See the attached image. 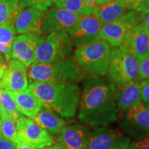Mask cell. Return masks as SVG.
<instances>
[{"instance_id": "6da1fadb", "label": "cell", "mask_w": 149, "mask_h": 149, "mask_svg": "<svg viewBox=\"0 0 149 149\" xmlns=\"http://www.w3.org/2000/svg\"><path fill=\"white\" fill-rule=\"evenodd\" d=\"M78 109V119L91 127H106L115 122L119 110L115 86L100 84L84 89Z\"/></svg>"}, {"instance_id": "7a4b0ae2", "label": "cell", "mask_w": 149, "mask_h": 149, "mask_svg": "<svg viewBox=\"0 0 149 149\" xmlns=\"http://www.w3.org/2000/svg\"><path fill=\"white\" fill-rule=\"evenodd\" d=\"M28 88L42 104L43 107L59 116L72 118L79 107L81 93L74 82H34Z\"/></svg>"}, {"instance_id": "3957f363", "label": "cell", "mask_w": 149, "mask_h": 149, "mask_svg": "<svg viewBox=\"0 0 149 149\" xmlns=\"http://www.w3.org/2000/svg\"><path fill=\"white\" fill-rule=\"evenodd\" d=\"M30 84L34 82H79L84 77L74 56L49 64L35 61L28 68Z\"/></svg>"}, {"instance_id": "277c9868", "label": "cell", "mask_w": 149, "mask_h": 149, "mask_svg": "<svg viewBox=\"0 0 149 149\" xmlns=\"http://www.w3.org/2000/svg\"><path fill=\"white\" fill-rule=\"evenodd\" d=\"M111 46L104 40H99L74 51V57L84 70L94 75L107 74Z\"/></svg>"}, {"instance_id": "5b68a950", "label": "cell", "mask_w": 149, "mask_h": 149, "mask_svg": "<svg viewBox=\"0 0 149 149\" xmlns=\"http://www.w3.org/2000/svg\"><path fill=\"white\" fill-rule=\"evenodd\" d=\"M107 74L110 82L115 87L141 81L139 60L119 48H113L110 52Z\"/></svg>"}, {"instance_id": "8992f818", "label": "cell", "mask_w": 149, "mask_h": 149, "mask_svg": "<svg viewBox=\"0 0 149 149\" xmlns=\"http://www.w3.org/2000/svg\"><path fill=\"white\" fill-rule=\"evenodd\" d=\"M73 44L68 33H51L44 37L36 49L35 61L49 64L67 58L73 49Z\"/></svg>"}, {"instance_id": "52a82bcc", "label": "cell", "mask_w": 149, "mask_h": 149, "mask_svg": "<svg viewBox=\"0 0 149 149\" xmlns=\"http://www.w3.org/2000/svg\"><path fill=\"white\" fill-rule=\"evenodd\" d=\"M123 113L120 122L122 131L137 139L149 137V104L141 102Z\"/></svg>"}, {"instance_id": "ba28073f", "label": "cell", "mask_w": 149, "mask_h": 149, "mask_svg": "<svg viewBox=\"0 0 149 149\" xmlns=\"http://www.w3.org/2000/svg\"><path fill=\"white\" fill-rule=\"evenodd\" d=\"M16 127L19 141L27 146L40 149L55 143L53 134L29 117L22 115L16 122Z\"/></svg>"}, {"instance_id": "9c48e42d", "label": "cell", "mask_w": 149, "mask_h": 149, "mask_svg": "<svg viewBox=\"0 0 149 149\" xmlns=\"http://www.w3.org/2000/svg\"><path fill=\"white\" fill-rule=\"evenodd\" d=\"M140 24V13L128 10L126 14L113 21L103 24L100 39L106 41L112 48H118L130 30Z\"/></svg>"}, {"instance_id": "30bf717a", "label": "cell", "mask_w": 149, "mask_h": 149, "mask_svg": "<svg viewBox=\"0 0 149 149\" xmlns=\"http://www.w3.org/2000/svg\"><path fill=\"white\" fill-rule=\"evenodd\" d=\"M131 139L120 130L106 127L89 131L86 149H127Z\"/></svg>"}, {"instance_id": "8fae6325", "label": "cell", "mask_w": 149, "mask_h": 149, "mask_svg": "<svg viewBox=\"0 0 149 149\" xmlns=\"http://www.w3.org/2000/svg\"><path fill=\"white\" fill-rule=\"evenodd\" d=\"M102 25L97 18L93 15H84L68 31V34L76 48L87 45L100 40Z\"/></svg>"}, {"instance_id": "7c38bea8", "label": "cell", "mask_w": 149, "mask_h": 149, "mask_svg": "<svg viewBox=\"0 0 149 149\" xmlns=\"http://www.w3.org/2000/svg\"><path fill=\"white\" fill-rule=\"evenodd\" d=\"M139 61L149 57V31L141 24L130 30L118 47Z\"/></svg>"}, {"instance_id": "4fadbf2b", "label": "cell", "mask_w": 149, "mask_h": 149, "mask_svg": "<svg viewBox=\"0 0 149 149\" xmlns=\"http://www.w3.org/2000/svg\"><path fill=\"white\" fill-rule=\"evenodd\" d=\"M84 15L70 13L64 9L53 8L44 15L42 33H68Z\"/></svg>"}, {"instance_id": "5bb4252c", "label": "cell", "mask_w": 149, "mask_h": 149, "mask_svg": "<svg viewBox=\"0 0 149 149\" xmlns=\"http://www.w3.org/2000/svg\"><path fill=\"white\" fill-rule=\"evenodd\" d=\"M42 37L32 33L16 37L11 46V59L22 62L28 68L36 60V49Z\"/></svg>"}, {"instance_id": "9a60e30c", "label": "cell", "mask_w": 149, "mask_h": 149, "mask_svg": "<svg viewBox=\"0 0 149 149\" xmlns=\"http://www.w3.org/2000/svg\"><path fill=\"white\" fill-rule=\"evenodd\" d=\"M28 86L29 79L26 67L17 59H10L0 79V89L9 92H20L26 90Z\"/></svg>"}, {"instance_id": "2e32d148", "label": "cell", "mask_w": 149, "mask_h": 149, "mask_svg": "<svg viewBox=\"0 0 149 149\" xmlns=\"http://www.w3.org/2000/svg\"><path fill=\"white\" fill-rule=\"evenodd\" d=\"M89 131L81 124L64 126L59 133L57 144L64 149H86Z\"/></svg>"}, {"instance_id": "e0dca14e", "label": "cell", "mask_w": 149, "mask_h": 149, "mask_svg": "<svg viewBox=\"0 0 149 149\" xmlns=\"http://www.w3.org/2000/svg\"><path fill=\"white\" fill-rule=\"evenodd\" d=\"M44 12L32 8H24L18 13L14 26L18 34L39 35L42 33V24Z\"/></svg>"}, {"instance_id": "ac0fdd59", "label": "cell", "mask_w": 149, "mask_h": 149, "mask_svg": "<svg viewBox=\"0 0 149 149\" xmlns=\"http://www.w3.org/2000/svg\"><path fill=\"white\" fill-rule=\"evenodd\" d=\"M9 93L14 99L17 107L22 115L32 118L42 109V104L28 88L20 92Z\"/></svg>"}, {"instance_id": "d6986e66", "label": "cell", "mask_w": 149, "mask_h": 149, "mask_svg": "<svg viewBox=\"0 0 149 149\" xmlns=\"http://www.w3.org/2000/svg\"><path fill=\"white\" fill-rule=\"evenodd\" d=\"M139 81H132L123 86L117 87L116 102L120 111H126L141 102Z\"/></svg>"}, {"instance_id": "ffe728a7", "label": "cell", "mask_w": 149, "mask_h": 149, "mask_svg": "<svg viewBox=\"0 0 149 149\" xmlns=\"http://www.w3.org/2000/svg\"><path fill=\"white\" fill-rule=\"evenodd\" d=\"M31 119L53 135L60 133L66 124L64 119L59 117L57 113L44 107L36 115Z\"/></svg>"}, {"instance_id": "44dd1931", "label": "cell", "mask_w": 149, "mask_h": 149, "mask_svg": "<svg viewBox=\"0 0 149 149\" xmlns=\"http://www.w3.org/2000/svg\"><path fill=\"white\" fill-rule=\"evenodd\" d=\"M130 9L124 0H115L111 3L99 7L95 15L93 16L97 18L102 24L112 22L126 14Z\"/></svg>"}, {"instance_id": "7402d4cb", "label": "cell", "mask_w": 149, "mask_h": 149, "mask_svg": "<svg viewBox=\"0 0 149 149\" xmlns=\"http://www.w3.org/2000/svg\"><path fill=\"white\" fill-rule=\"evenodd\" d=\"M56 8L64 9L70 13L81 15H95L99 7L84 0H64L55 3Z\"/></svg>"}, {"instance_id": "603a6c76", "label": "cell", "mask_w": 149, "mask_h": 149, "mask_svg": "<svg viewBox=\"0 0 149 149\" xmlns=\"http://www.w3.org/2000/svg\"><path fill=\"white\" fill-rule=\"evenodd\" d=\"M0 111L1 116L13 119L15 122L22 115L10 93L3 89H0Z\"/></svg>"}, {"instance_id": "cb8c5ba5", "label": "cell", "mask_w": 149, "mask_h": 149, "mask_svg": "<svg viewBox=\"0 0 149 149\" xmlns=\"http://www.w3.org/2000/svg\"><path fill=\"white\" fill-rule=\"evenodd\" d=\"M20 0H0V25L15 19L19 9Z\"/></svg>"}, {"instance_id": "d4e9b609", "label": "cell", "mask_w": 149, "mask_h": 149, "mask_svg": "<svg viewBox=\"0 0 149 149\" xmlns=\"http://www.w3.org/2000/svg\"><path fill=\"white\" fill-rule=\"evenodd\" d=\"M1 127H0V134L4 138L8 139L13 142L17 143L19 140L17 136L16 122L13 119L1 116Z\"/></svg>"}, {"instance_id": "484cf974", "label": "cell", "mask_w": 149, "mask_h": 149, "mask_svg": "<svg viewBox=\"0 0 149 149\" xmlns=\"http://www.w3.org/2000/svg\"><path fill=\"white\" fill-rule=\"evenodd\" d=\"M16 30L13 22H6L0 25V43L11 47L16 37Z\"/></svg>"}, {"instance_id": "4316f807", "label": "cell", "mask_w": 149, "mask_h": 149, "mask_svg": "<svg viewBox=\"0 0 149 149\" xmlns=\"http://www.w3.org/2000/svg\"><path fill=\"white\" fill-rule=\"evenodd\" d=\"M51 0H20L19 12L24 8H32L46 12L51 6Z\"/></svg>"}, {"instance_id": "83f0119b", "label": "cell", "mask_w": 149, "mask_h": 149, "mask_svg": "<svg viewBox=\"0 0 149 149\" xmlns=\"http://www.w3.org/2000/svg\"><path fill=\"white\" fill-rule=\"evenodd\" d=\"M141 102L149 104V80L142 79L139 81Z\"/></svg>"}, {"instance_id": "f1b7e54d", "label": "cell", "mask_w": 149, "mask_h": 149, "mask_svg": "<svg viewBox=\"0 0 149 149\" xmlns=\"http://www.w3.org/2000/svg\"><path fill=\"white\" fill-rule=\"evenodd\" d=\"M141 79H149V57L139 61Z\"/></svg>"}, {"instance_id": "f546056e", "label": "cell", "mask_w": 149, "mask_h": 149, "mask_svg": "<svg viewBox=\"0 0 149 149\" xmlns=\"http://www.w3.org/2000/svg\"><path fill=\"white\" fill-rule=\"evenodd\" d=\"M127 149H149V137L130 142Z\"/></svg>"}, {"instance_id": "4dcf8cb0", "label": "cell", "mask_w": 149, "mask_h": 149, "mask_svg": "<svg viewBox=\"0 0 149 149\" xmlns=\"http://www.w3.org/2000/svg\"><path fill=\"white\" fill-rule=\"evenodd\" d=\"M0 149H16L15 143L0 136Z\"/></svg>"}, {"instance_id": "1f68e13d", "label": "cell", "mask_w": 149, "mask_h": 149, "mask_svg": "<svg viewBox=\"0 0 149 149\" xmlns=\"http://www.w3.org/2000/svg\"><path fill=\"white\" fill-rule=\"evenodd\" d=\"M0 53L4 55L5 59L6 61H8L11 59V47L0 43Z\"/></svg>"}, {"instance_id": "d6a6232c", "label": "cell", "mask_w": 149, "mask_h": 149, "mask_svg": "<svg viewBox=\"0 0 149 149\" xmlns=\"http://www.w3.org/2000/svg\"><path fill=\"white\" fill-rule=\"evenodd\" d=\"M140 24L149 31V11L141 13H140Z\"/></svg>"}, {"instance_id": "836d02e7", "label": "cell", "mask_w": 149, "mask_h": 149, "mask_svg": "<svg viewBox=\"0 0 149 149\" xmlns=\"http://www.w3.org/2000/svg\"><path fill=\"white\" fill-rule=\"evenodd\" d=\"M128 8L131 10L135 11L136 9L138 8L142 0H124Z\"/></svg>"}, {"instance_id": "e575fe53", "label": "cell", "mask_w": 149, "mask_h": 149, "mask_svg": "<svg viewBox=\"0 0 149 149\" xmlns=\"http://www.w3.org/2000/svg\"><path fill=\"white\" fill-rule=\"evenodd\" d=\"M149 11V0H142L138 8L135 10V12L144 13Z\"/></svg>"}, {"instance_id": "d590c367", "label": "cell", "mask_w": 149, "mask_h": 149, "mask_svg": "<svg viewBox=\"0 0 149 149\" xmlns=\"http://www.w3.org/2000/svg\"><path fill=\"white\" fill-rule=\"evenodd\" d=\"M84 1L89 3H91V4L100 7V6H102L107 4V3H111L112 1H115V0H84Z\"/></svg>"}, {"instance_id": "8d00e7d4", "label": "cell", "mask_w": 149, "mask_h": 149, "mask_svg": "<svg viewBox=\"0 0 149 149\" xmlns=\"http://www.w3.org/2000/svg\"><path fill=\"white\" fill-rule=\"evenodd\" d=\"M7 67V64L6 63V61L2 57V55H0V79L2 77L4 71Z\"/></svg>"}, {"instance_id": "74e56055", "label": "cell", "mask_w": 149, "mask_h": 149, "mask_svg": "<svg viewBox=\"0 0 149 149\" xmlns=\"http://www.w3.org/2000/svg\"><path fill=\"white\" fill-rule=\"evenodd\" d=\"M16 149H38V148H33V147L29 146H27V145L22 144V143L20 142V141H18V142L16 144Z\"/></svg>"}, {"instance_id": "f35d334b", "label": "cell", "mask_w": 149, "mask_h": 149, "mask_svg": "<svg viewBox=\"0 0 149 149\" xmlns=\"http://www.w3.org/2000/svg\"><path fill=\"white\" fill-rule=\"evenodd\" d=\"M40 149H64V148H63L62 147H61L58 144H55V145H52L51 146H47V147H45V148H40Z\"/></svg>"}, {"instance_id": "ab89813d", "label": "cell", "mask_w": 149, "mask_h": 149, "mask_svg": "<svg viewBox=\"0 0 149 149\" xmlns=\"http://www.w3.org/2000/svg\"><path fill=\"white\" fill-rule=\"evenodd\" d=\"M51 1H52V3H58V2H61V1H64V0H51Z\"/></svg>"}, {"instance_id": "60d3db41", "label": "cell", "mask_w": 149, "mask_h": 149, "mask_svg": "<svg viewBox=\"0 0 149 149\" xmlns=\"http://www.w3.org/2000/svg\"><path fill=\"white\" fill-rule=\"evenodd\" d=\"M1 115H0V127H1Z\"/></svg>"}, {"instance_id": "b9f144b4", "label": "cell", "mask_w": 149, "mask_h": 149, "mask_svg": "<svg viewBox=\"0 0 149 149\" xmlns=\"http://www.w3.org/2000/svg\"><path fill=\"white\" fill-rule=\"evenodd\" d=\"M0 115H1V111H0Z\"/></svg>"}, {"instance_id": "7bdbcfd3", "label": "cell", "mask_w": 149, "mask_h": 149, "mask_svg": "<svg viewBox=\"0 0 149 149\" xmlns=\"http://www.w3.org/2000/svg\"><path fill=\"white\" fill-rule=\"evenodd\" d=\"M0 136H1V134H0Z\"/></svg>"}, {"instance_id": "ee69618b", "label": "cell", "mask_w": 149, "mask_h": 149, "mask_svg": "<svg viewBox=\"0 0 149 149\" xmlns=\"http://www.w3.org/2000/svg\"><path fill=\"white\" fill-rule=\"evenodd\" d=\"M148 80H149V79H148Z\"/></svg>"}]
</instances>
